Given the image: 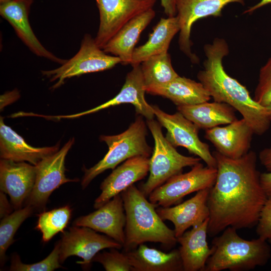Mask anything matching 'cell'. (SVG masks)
Here are the masks:
<instances>
[{
    "label": "cell",
    "instance_id": "obj_34",
    "mask_svg": "<svg viewBox=\"0 0 271 271\" xmlns=\"http://www.w3.org/2000/svg\"><path fill=\"white\" fill-rule=\"evenodd\" d=\"M271 84V58L259 71L258 82L255 89H260Z\"/></svg>",
    "mask_w": 271,
    "mask_h": 271
},
{
    "label": "cell",
    "instance_id": "obj_16",
    "mask_svg": "<svg viewBox=\"0 0 271 271\" xmlns=\"http://www.w3.org/2000/svg\"><path fill=\"white\" fill-rule=\"evenodd\" d=\"M126 215L120 194L116 195L95 211L76 218L73 225L84 226L104 233L120 243H125Z\"/></svg>",
    "mask_w": 271,
    "mask_h": 271
},
{
    "label": "cell",
    "instance_id": "obj_24",
    "mask_svg": "<svg viewBox=\"0 0 271 271\" xmlns=\"http://www.w3.org/2000/svg\"><path fill=\"white\" fill-rule=\"evenodd\" d=\"M146 91L168 98L177 106L209 101L211 97L201 82L179 75L167 84L146 87Z\"/></svg>",
    "mask_w": 271,
    "mask_h": 271
},
{
    "label": "cell",
    "instance_id": "obj_40",
    "mask_svg": "<svg viewBox=\"0 0 271 271\" xmlns=\"http://www.w3.org/2000/svg\"><path fill=\"white\" fill-rule=\"evenodd\" d=\"M269 4H271V0H260V1L257 4L250 7L247 10H245L243 12V14L251 13L258 8H261L262 7Z\"/></svg>",
    "mask_w": 271,
    "mask_h": 271
},
{
    "label": "cell",
    "instance_id": "obj_9",
    "mask_svg": "<svg viewBox=\"0 0 271 271\" xmlns=\"http://www.w3.org/2000/svg\"><path fill=\"white\" fill-rule=\"evenodd\" d=\"M74 142V138L70 139L60 150L35 165L34 186L25 204L38 210H44L49 196L55 190L66 183L78 181L67 178L65 174V158Z\"/></svg>",
    "mask_w": 271,
    "mask_h": 271
},
{
    "label": "cell",
    "instance_id": "obj_6",
    "mask_svg": "<svg viewBox=\"0 0 271 271\" xmlns=\"http://www.w3.org/2000/svg\"><path fill=\"white\" fill-rule=\"evenodd\" d=\"M147 125L155 142L150 159V175L147 181L140 189L147 197L170 178L182 173L184 168L193 167L200 163L201 159L180 154L163 136L162 126L158 121L154 119L147 120Z\"/></svg>",
    "mask_w": 271,
    "mask_h": 271
},
{
    "label": "cell",
    "instance_id": "obj_23",
    "mask_svg": "<svg viewBox=\"0 0 271 271\" xmlns=\"http://www.w3.org/2000/svg\"><path fill=\"white\" fill-rule=\"evenodd\" d=\"M155 16L156 12L152 9L130 20L107 42L103 51L119 57L122 65L130 64L141 33Z\"/></svg>",
    "mask_w": 271,
    "mask_h": 271
},
{
    "label": "cell",
    "instance_id": "obj_37",
    "mask_svg": "<svg viewBox=\"0 0 271 271\" xmlns=\"http://www.w3.org/2000/svg\"><path fill=\"white\" fill-rule=\"evenodd\" d=\"M20 93L18 90L6 92L1 96V108H3L6 105L15 101L20 97Z\"/></svg>",
    "mask_w": 271,
    "mask_h": 271
},
{
    "label": "cell",
    "instance_id": "obj_42",
    "mask_svg": "<svg viewBox=\"0 0 271 271\" xmlns=\"http://www.w3.org/2000/svg\"><path fill=\"white\" fill-rule=\"evenodd\" d=\"M9 1H10V0H0V4L4 3V2H6Z\"/></svg>",
    "mask_w": 271,
    "mask_h": 271
},
{
    "label": "cell",
    "instance_id": "obj_1",
    "mask_svg": "<svg viewBox=\"0 0 271 271\" xmlns=\"http://www.w3.org/2000/svg\"><path fill=\"white\" fill-rule=\"evenodd\" d=\"M217 176L209 189L208 235L214 237L228 227L237 230L256 225L267 197L260 182L257 156L249 151L238 159L212 153Z\"/></svg>",
    "mask_w": 271,
    "mask_h": 271
},
{
    "label": "cell",
    "instance_id": "obj_3",
    "mask_svg": "<svg viewBox=\"0 0 271 271\" xmlns=\"http://www.w3.org/2000/svg\"><path fill=\"white\" fill-rule=\"evenodd\" d=\"M126 215L123 251L136 248L146 242H159L172 248L177 242L174 230L169 228L158 214L156 205L147 200L132 185L121 193Z\"/></svg>",
    "mask_w": 271,
    "mask_h": 271
},
{
    "label": "cell",
    "instance_id": "obj_17",
    "mask_svg": "<svg viewBox=\"0 0 271 271\" xmlns=\"http://www.w3.org/2000/svg\"><path fill=\"white\" fill-rule=\"evenodd\" d=\"M36 166L25 162L1 159V191L9 195L13 208L17 210L29 196L34 186Z\"/></svg>",
    "mask_w": 271,
    "mask_h": 271
},
{
    "label": "cell",
    "instance_id": "obj_41",
    "mask_svg": "<svg viewBox=\"0 0 271 271\" xmlns=\"http://www.w3.org/2000/svg\"><path fill=\"white\" fill-rule=\"evenodd\" d=\"M267 109V111L268 113V115L269 118V120L271 122V104L266 107Z\"/></svg>",
    "mask_w": 271,
    "mask_h": 271
},
{
    "label": "cell",
    "instance_id": "obj_20",
    "mask_svg": "<svg viewBox=\"0 0 271 271\" xmlns=\"http://www.w3.org/2000/svg\"><path fill=\"white\" fill-rule=\"evenodd\" d=\"M210 188L197 192L190 199L173 207H159L156 211L164 221L169 220L174 226L177 238L187 229L203 222L209 217L208 197Z\"/></svg>",
    "mask_w": 271,
    "mask_h": 271
},
{
    "label": "cell",
    "instance_id": "obj_27",
    "mask_svg": "<svg viewBox=\"0 0 271 271\" xmlns=\"http://www.w3.org/2000/svg\"><path fill=\"white\" fill-rule=\"evenodd\" d=\"M178 17L161 18L144 45L135 48L130 65L141 64L149 58L168 52L170 44L175 35L180 31Z\"/></svg>",
    "mask_w": 271,
    "mask_h": 271
},
{
    "label": "cell",
    "instance_id": "obj_2",
    "mask_svg": "<svg viewBox=\"0 0 271 271\" xmlns=\"http://www.w3.org/2000/svg\"><path fill=\"white\" fill-rule=\"evenodd\" d=\"M204 51L206 59L204 69L197 74L199 82L214 101L227 104L239 112L254 134H264L271 124L266 107L252 98L246 88L224 69L222 60L229 51L226 41L216 38L204 46Z\"/></svg>",
    "mask_w": 271,
    "mask_h": 271
},
{
    "label": "cell",
    "instance_id": "obj_30",
    "mask_svg": "<svg viewBox=\"0 0 271 271\" xmlns=\"http://www.w3.org/2000/svg\"><path fill=\"white\" fill-rule=\"evenodd\" d=\"M34 208L26 205L24 208L16 210L4 217L0 224V258L3 265L6 253L9 247L14 242L15 234L22 223L32 214Z\"/></svg>",
    "mask_w": 271,
    "mask_h": 271
},
{
    "label": "cell",
    "instance_id": "obj_19",
    "mask_svg": "<svg viewBox=\"0 0 271 271\" xmlns=\"http://www.w3.org/2000/svg\"><path fill=\"white\" fill-rule=\"evenodd\" d=\"M253 134L252 129L242 118L224 126L206 129L205 138L214 145L217 152L235 159L249 151Z\"/></svg>",
    "mask_w": 271,
    "mask_h": 271
},
{
    "label": "cell",
    "instance_id": "obj_11",
    "mask_svg": "<svg viewBox=\"0 0 271 271\" xmlns=\"http://www.w3.org/2000/svg\"><path fill=\"white\" fill-rule=\"evenodd\" d=\"M99 25L94 40L103 49L107 42L135 17L153 8L157 0H95Z\"/></svg>",
    "mask_w": 271,
    "mask_h": 271
},
{
    "label": "cell",
    "instance_id": "obj_5",
    "mask_svg": "<svg viewBox=\"0 0 271 271\" xmlns=\"http://www.w3.org/2000/svg\"><path fill=\"white\" fill-rule=\"evenodd\" d=\"M146 124L142 115L123 132L113 136H101L100 140L108 147L104 158L93 167L84 169L81 181L83 189L98 175L108 169H114L119 164L136 156L149 157L152 149L146 141Z\"/></svg>",
    "mask_w": 271,
    "mask_h": 271
},
{
    "label": "cell",
    "instance_id": "obj_25",
    "mask_svg": "<svg viewBox=\"0 0 271 271\" xmlns=\"http://www.w3.org/2000/svg\"><path fill=\"white\" fill-rule=\"evenodd\" d=\"M123 252L128 258L131 271L183 270L178 249L165 252L143 243L135 249Z\"/></svg>",
    "mask_w": 271,
    "mask_h": 271
},
{
    "label": "cell",
    "instance_id": "obj_22",
    "mask_svg": "<svg viewBox=\"0 0 271 271\" xmlns=\"http://www.w3.org/2000/svg\"><path fill=\"white\" fill-rule=\"evenodd\" d=\"M59 143L54 146L35 148L5 124L0 118V156L2 159L15 162H28L36 165L41 160L59 150Z\"/></svg>",
    "mask_w": 271,
    "mask_h": 271
},
{
    "label": "cell",
    "instance_id": "obj_18",
    "mask_svg": "<svg viewBox=\"0 0 271 271\" xmlns=\"http://www.w3.org/2000/svg\"><path fill=\"white\" fill-rule=\"evenodd\" d=\"M150 166L149 157L140 156L129 158L114 168L101 183V192L94 201V208H100L135 182L144 179L150 171Z\"/></svg>",
    "mask_w": 271,
    "mask_h": 271
},
{
    "label": "cell",
    "instance_id": "obj_36",
    "mask_svg": "<svg viewBox=\"0 0 271 271\" xmlns=\"http://www.w3.org/2000/svg\"><path fill=\"white\" fill-rule=\"evenodd\" d=\"M258 159L267 171L271 172V147L261 150L259 153Z\"/></svg>",
    "mask_w": 271,
    "mask_h": 271
},
{
    "label": "cell",
    "instance_id": "obj_38",
    "mask_svg": "<svg viewBox=\"0 0 271 271\" xmlns=\"http://www.w3.org/2000/svg\"><path fill=\"white\" fill-rule=\"evenodd\" d=\"M260 182L267 198H271V172L260 173Z\"/></svg>",
    "mask_w": 271,
    "mask_h": 271
},
{
    "label": "cell",
    "instance_id": "obj_12",
    "mask_svg": "<svg viewBox=\"0 0 271 271\" xmlns=\"http://www.w3.org/2000/svg\"><path fill=\"white\" fill-rule=\"evenodd\" d=\"M60 244L59 260L62 263L69 256L75 255L83 259L76 262L83 268H89L93 258L100 250L105 248L123 247L122 245L107 235L96 233L93 229L84 226H74L64 231Z\"/></svg>",
    "mask_w": 271,
    "mask_h": 271
},
{
    "label": "cell",
    "instance_id": "obj_29",
    "mask_svg": "<svg viewBox=\"0 0 271 271\" xmlns=\"http://www.w3.org/2000/svg\"><path fill=\"white\" fill-rule=\"evenodd\" d=\"M72 210L69 205L43 212L38 215L36 229L41 232L42 240L48 242L59 232H64L71 218Z\"/></svg>",
    "mask_w": 271,
    "mask_h": 271
},
{
    "label": "cell",
    "instance_id": "obj_10",
    "mask_svg": "<svg viewBox=\"0 0 271 271\" xmlns=\"http://www.w3.org/2000/svg\"><path fill=\"white\" fill-rule=\"evenodd\" d=\"M158 121L167 129L165 138L174 147L181 146L203 160L208 167L216 168V161L208 145L199 138L200 128L178 111L170 114L152 105Z\"/></svg>",
    "mask_w": 271,
    "mask_h": 271
},
{
    "label": "cell",
    "instance_id": "obj_32",
    "mask_svg": "<svg viewBox=\"0 0 271 271\" xmlns=\"http://www.w3.org/2000/svg\"><path fill=\"white\" fill-rule=\"evenodd\" d=\"M112 248L109 251L97 253L92 261L101 263L106 271H131L128 258L124 252Z\"/></svg>",
    "mask_w": 271,
    "mask_h": 271
},
{
    "label": "cell",
    "instance_id": "obj_8",
    "mask_svg": "<svg viewBox=\"0 0 271 271\" xmlns=\"http://www.w3.org/2000/svg\"><path fill=\"white\" fill-rule=\"evenodd\" d=\"M217 168L199 163L185 173H179L155 189L149 200L157 206L167 207L176 204L185 196L195 192L210 188L215 183Z\"/></svg>",
    "mask_w": 271,
    "mask_h": 271
},
{
    "label": "cell",
    "instance_id": "obj_28",
    "mask_svg": "<svg viewBox=\"0 0 271 271\" xmlns=\"http://www.w3.org/2000/svg\"><path fill=\"white\" fill-rule=\"evenodd\" d=\"M141 65L146 87L167 84L179 76L173 67L168 52L152 56Z\"/></svg>",
    "mask_w": 271,
    "mask_h": 271
},
{
    "label": "cell",
    "instance_id": "obj_33",
    "mask_svg": "<svg viewBox=\"0 0 271 271\" xmlns=\"http://www.w3.org/2000/svg\"><path fill=\"white\" fill-rule=\"evenodd\" d=\"M258 237L271 243V198H267L261 210L256 224Z\"/></svg>",
    "mask_w": 271,
    "mask_h": 271
},
{
    "label": "cell",
    "instance_id": "obj_35",
    "mask_svg": "<svg viewBox=\"0 0 271 271\" xmlns=\"http://www.w3.org/2000/svg\"><path fill=\"white\" fill-rule=\"evenodd\" d=\"M161 6L163 8L164 12L168 17L176 16L177 2L178 0H160Z\"/></svg>",
    "mask_w": 271,
    "mask_h": 271
},
{
    "label": "cell",
    "instance_id": "obj_13",
    "mask_svg": "<svg viewBox=\"0 0 271 271\" xmlns=\"http://www.w3.org/2000/svg\"><path fill=\"white\" fill-rule=\"evenodd\" d=\"M232 3L244 5V0H178L177 17L180 30L178 44L180 49L193 63L199 59L191 51L190 35L193 24L198 20L208 16L220 17L223 8Z\"/></svg>",
    "mask_w": 271,
    "mask_h": 271
},
{
    "label": "cell",
    "instance_id": "obj_4",
    "mask_svg": "<svg viewBox=\"0 0 271 271\" xmlns=\"http://www.w3.org/2000/svg\"><path fill=\"white\" fill-rule=\"evenodd\" d=\"M212 240L213 252L204 271H245L265 265L270 257V247L266 241L258 237L246 240L237 229L228 227Z\"/></svg>",
    "mask_w": 271,
    "mask_h": 271
},
{
    "label": "cell",
    "instance_id": "obj_15",
    "mask_svg": "<svg viewBox=\"0 0 271 271\" xmlns=\"http://www.w3.org/2000/svg\"><path fill=\"white\" fill-rule=\"evenodd\" d=\"M34 0H10L0 4V15L13 27L18 37L34 54L59 64L61 59L47 50L38 40L30 24L29 15Z\"/></svg>",
    "mask_w": 271,
    "mask_h": 271
},
{
    "label": "cell",
    "instance_id": "obj_26",
    "mask_svg": "<svg viewBox=\"0 0 271 271\" xmlns=\"http://www.w3.org/2000/svg\"><path fill=\"white\" fill-rule=\"evenodd\" d=\"M177 110L200 129L206 130L228 124L237 119L233 107L227 104L214 101L178 106Z\"/></svg>",
    "mask_w": 271,
    "mask_h": 271
},
{
    "label": "cell",
    "instance_id": "obj_14",
    "mask_svg": "<svg viewBox=\"0 0 271 271\" xmlns=\"http://www.w3.org/2000/svg\"><path fill=\"white\" fill-rule=\"evenodd\" d=\"M132 67L126 76L125 81L120 92L113 98L92 109L81 112L65 115L51 116L52 118H73L97 112L110 106L123 103L132 104L137 114L144 116L147 120L154 119L155 114L152 105L146 100V86L141 64Z\"/></svg>",
    "mask_w": 271,
    "mask_h": 271
},
{
    "label": "cell",
    "instance_id": "obj_31",
    "mask_svg": "<svg viewBox=\"0 0 271 271\" xmlns=\"http://www.w3.org/2000/svg\"><path fill=\"white\" fill-rule=\"evenodd\" d=\"M60 244L58 241L52 252L43 260L32 264L23 263L20 256L14 254L11 259L10 270L13 271H52L62 267L59 260Z\"/></svg>",
    "mask_w": 271,
    "mask_h": 271
},
{
    "label": "cell",
    "instance_id": "obj_21",
    "mask_svg": "<svg viewBox=\"0 0 271 271\" xmlns=\"http://www.w3.org/2000/svg\"><path fill=\"white\" fill-rule=\"evenodd\" d=\"M209 218L192 227L177 238L184 271H204L207 261L213 252L207 242Z\"/></svg>",
    "mask_w": 271,
    "mask_h": 271
},
{
    "label": "cell",
    "instance_id": "obj_39",
    "mask_svg": "<svg viewBox=\"0 0 271 271\" xmlns=\"http://www.w3.org/2000/svg\"><path fill=\"white\" fill-rule=\"evenodd\" d=\"M12 209L6 196V193L1 191L0 193V215L1 218L11 213Z\"/></svg>",
    "mask_w": 271,
    "mask_h": 271
},
{
    "label": "cell",
    "instance_id": "obj_7",
    "mask_svg": "<svg viewBox=\"0 0 271 271\" xmlns=\"http://www.w3.org/2000/svg\"><path fill=\"white\" fill-rule=\"evenodd\" d=\"M118 63L120 59L105 53L96 43L91 35H84L78 52L59 67L50 70H42L43 76L51 82L56 81L52 87L61 86L66 79L82 74L100 72L111 69Z\"/></svg>",
    "mask_w": 271,
    "mask_h": 271
}]
</instances>
